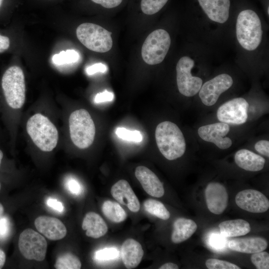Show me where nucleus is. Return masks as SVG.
<instances>
[{
  "label": "nucleus",
  "mask_w": 269,
  "mask_h": 269,
  "mask_svg": "<svg viewBox=\"0 0 269 269\" xmlns=\"http://www.w3.org/2000/svg\"><path fill=\"white\" fill-rule=\"evenodd\" d=\"M114 98V94L112 92L105 90L103 92L98 93L94 99L96 103H100L105 102L112 101Z\"/></svg>",
  "instance_id": "nucleus-37"
},
{
  "label": "nucleus",
  "mask_w": 269,
  "mask_h": 269,
  "mask_svg": "<svg viewBox=\"0 0 269 269\" xmlns=\"http://www.w3.org/2000/svg\"><path fill=\"white\" fill-rule=\"evenodd\" d=\"M134 174L148 194L156 198L163 196L164 189L162 183L149 168L144 166H138L135 168Z\"/></svg>",
  "instance_id": "nucleus-17"
},
{
  "label": "nucleus",
  "mask_w": 269,
  "mask_h": 269,
  "mask_svg": "<svg viewBox=\"0 0 269 269\" xmlns=\"http://www.w3.org/2000/svg\"><path fill=\"white\" fill-rule=\"evenodd\" d=\"M173 227L171 241L174 244H179L190 238L196 232L197 225L191 219L178 218L174 221Z\"/></svg>",
  "instance_id": "nucleus-23"
},
{
  "label": "nucleus",
  "mask_w": 269,
  "mask_h": 269,
  "mask_svg": "<svg viewBox=\"0 0 269 269\" xmlns=\"http://www.w3.org/2000/svg\"><path fill=\"white\" fill-rule=\"evenodd\" d=\"M107 70V66L101 63L94 64L86 68V73L89 75L94 74L97 72L104 73Z\"/></svg>",
  "instance_id": "nucleus-39"
},
{
  "label": "nucleus",
  "mask_w": 269,
  "mask_h": 269,
  "mask_svg": "<svg viewBox=\"0 0 269 269\" xmlns=\"http://www.w3.org/2000/svg\"><path fill=\"white\" fill-rule=\"evenodd\" d=\"M102 211L106 218L114 223L122 222L127 217L126 211L119 203L110 200H106L103 203Z\"/></svg>",
  "instance_id": "nucleus-25"
},
{
  "label": "nucleus",
  "mask_w": 269,
  "mask_h": 269,
  "mask_svg": "<svg viewBox=\"0 0 269 269\" xmlns=\"http://www.w3.org/2000/svg\"><path fill=\"white\" fill-rule=\"evenodd\" d=\"M115 133L119 137L127 141L140 142L143 139L141 134L137 130H129L119 127L116 129Z\"/></svg>",
  "instance_id": "nucleus-30"
},
{
  "label": "nucleus",
  "mask_w": 269,
  "mask_h": 269,
  "mask_svg": "<svg viewBox=\"0 0 269 269\" xmlns=\"http://www.w3.org/2000/svg\"><path fill=\"white\" fill-rule=\"evenodd\" d=\"M79 58V54L77 51L74 49H68L54 55L52 58V61L55 65H62L76 62Z\"/></svg>",
  "instance_id": "nucleus-29"
},
{
  "label": "nucleus",
  "mask_w": 269,
  "mask_h": 269,
  "mask_svg": "<svg viewBox=\"0 0 269 269\" xmlns=\"http://www.w3.org/2000/svg\"><path fill=\"white\" fill-rule=\"evenodd\" d=\"M119 256L118 250L115 248H105L97 251L95 254V259L99 261L114 260Z\"/></svg>",
  "instance_id": "nucleus-33"
},
{
  "label": "nucleus",
  "mask_w": 269,
  "mask_h": 269,
  "mask_svg": "<svg viewBox=\"0 0 269 269\" xmlns=\"http://www.w3.org/2000/svg\"><path fill=\"white\" fill-rule=\"evenodd\" d=\"M3 158V153L2 151L0 149V168L2 163Z\"/></svg>",
  "instance_id": "nucleus-45"
},
{
  "label": "nucleus",
  "mask_w": 269,
  "mask_h": 269,
  "mask_svg": "<svg viewBox=\"0 0 269 269\" xmlns=\"http://www.w3.org/2000/svg\"><path fill=\"white\" fill-rule=\"evenodd\" d=\"M66 187L71 193L79 195L81 192V187L78 182L74 179H69L66 182Z\"/></svg>",
  "instance_id": "nucleus-38"
},
{
  "label": "nucleus",
  "mask_w": 269,
  "mask_h": 269,
  "mask_svg": "<svg viewBox=\"0 0 269 269\" xmlns=\"http://www.w3.org/2000/svg\"><path fill=\"white\" fill-rule=\"evenodd\" d=\"M206 205L209 210L216 215L222 214L226 209L228 194L225 186L218 182H211L205 191Z\"/></svg>",
  "instance_id": "nucleus-14"
},
{
  "label": "nucleus",
  "mask_w": 269,
  "mask_h": 269,
  "mask_svg": "<svg viewBox=\"0 0 269 269\" xmlns=\"http://www.w3.org/2000/svg\"><path fill=\"white\" fill-rule=\"evenodd\" d=\"M229 131V124L221 122L202 126L198 129V134L204 141L212 142L221 149H226L232 144V140L226 136Z\"/></svg>",
  "instance_id": "nucleus-12"
},
{
  "label": "nucleus",
  "mask_w": 269,
  "mask_h": 269,
  "mask_svg": "<svg viewBox=\"0 0 269 269\" xmlns=\"http://www.w3.org/2000/svg\"><path fill=\"white\" fill-rule=\"evenodd\" d=\"M268 14H269V6L268 7Z\"/></svg>",
  "instance_id": "nucleus-48"
},
{
  "label": "nucleus",
  "mask_w": 269,
  "mask_h": 269,
  "mask_svg": "<svg viewBox=\"0 0 269 269\" xmlns=\"http://www.w3.org/2000/svg\"><path fill=\"white\" fill-rule=\"evenodd\" d=\"M263 35L262 24L258 15L254 10L241 11L236 22V36L241 46L252 51L260 44Z\"/></svg>",
  "instance_id": "nucleus-4"
},
{
  "label": "nucleus",
  "mask_w": 269,
  "mask_h": 269,
  "mask_svg": "<svg viewBox=\"0 0 269 269\" xmlns=\"http://www.w3.org/2000/svg\"><path fill=\"white\" fill-rule=\"evenodd\" d=\"M46 204L49 207L57 212H62L63 211L64 206L62 203L55 199L48 198L46 200Z\"/></svg>",
  "instance_id": "nucleus-40"
},
{
  "label": "nucleus",
  "mask_w": 269,
  "mask_h": 269,
  "mask_svg": "<svg viewBox=\"0 0 269 269\" xmlns=\"http://www.w3.org/2000/svg\"><path fill=\"white\" fill-rule=\"evenodd\" d=\"M82 228L86 231L87 236L97 239L104 236L108 232V226L100 215L94 212L87 213L84 217Z\"/></svg>",
  "instance_id": "nucleus-22"
},
{
  "label": "nucleus",
  "mask_w": 269,
  "mask_h": 269,
  "mask_svg": "<svg viewBox=\"0 0 269 269\" xmlns=\"http://www.w3.org/2000/svg\"><path fill=\"white\" fill-rule=\"evenodd\" d=\"M169 0H139V7L146 15H153L159 12Z\"/></svg>",
  "instance_id": "nucleus-28"
},
{
  "label": "nucleus",
  "mask_w": 269,
  "mask_h": 269,
  "mask_svg": "<svg viewBox=\"0 0 269 269\" xmlns=\"http://www.w3.org/2000/svg\"><path fill=\"white\" fill-rule=\"evenodd\" d=\"M194 61L188 56H183L178 61L176 67V81L179 92L186 97H192L199 92L202 80L193 76L191 71Z\"/></svg>",
  "instance_id": "nucleus-9"
},
{
  "label": "nucleus",
  "mask_w": 269,
  "mask_h": 269,
  "mask_svg": "<svg viewBox=\"0 0 269 269\" xmlns=\"http://www.w3.org/2000/svg\"><path fill=\"white\" fill-rule=\"evenodd\" d=\"M3 1L4 0H0V8L3 4Z\"/></svg>",
  "instance_id": "nucleus-47"
},
{
  "label": "nucleus",
  "mask_w": 269,
  "mask_h": 269,
  "mask_svg": "<svg viewBox=\"0 0 269 269\" xmlns=\"http://www.w3.org/2000/svg\"><path fill=\"white\" fill-rule=\"evenodd\" d=\"M10 232V223L6 216L0 217V240L6 239Z\"/></svg>",
  "instance_id": "nucleus-35"
},
{
  "label": "nucleus",
  "mask_w": 269,
  "mask_h": 269,
  "mask_svg": "<svg viewBox=\"0 0 269 269\" xmlns=\"http://www.w3.org/2000/svg\"><path fill=\"white\" fill-rule=\"evenodd\" d=\"M69 125L71 139L77 147L85 149L92 145L96 128L87 110L81 109L73 112L69 117Z\"/></svg>",
  "instance_id": "nucleus-5"
},
{
  "label": "nucleus",
  "mask_w": 269,
  "mask_h": 269,
  "mask_svg": "<svg viewBox=\"0 0 269 269\" xmlns=\"http://www.w3.org/2000/svg\"><path fill=\"white\" fill-rule=\"evenodd\" d=\"M204 12L212 21L223 23L228 19L230 0H198Z\"/></svg>",
  "instance_id": "nucleus-18"
},
{
  "label": "nucleus",
  "mask_w": 269,
  "mask_h": 269,
  "mask_svg": "<svg viewBox=\"0 0 269 269\" xmlns=\"http://www.w3.org/2000/svg\"><path fill=\"white\" fill-rule=\"evenodd\" d=\"M121 253L123 262L128 269L137 267L143 256V251L140 244L132 238L124 242L122 245Z\"/></svg>",
  "instance_id": "nucleus-20"
},
{
  "label": "nucleus",
  "mask_w": 269,
  "mask_h": 269,
  "mask_svg": "<svg viewBox=\"0 0 269 269\" xmlns=\"http://www.w3.org/2000/svg\"><path fill=\"white\" fill-rule=\"evenodd\" d=\"M206 267L209 269H240L235 264L230 262L216 259H209L205 262Z\"/></svg>",
  "instance_id": "nucleus-32"
},
{
  "label": "nucleus",
  "mask_w": 269,
  "mask_h": 269,
  "mask_svg": "<svg viewBox=\"0 0 269 269\" xmlns=\"http://www.w3.org/2000/svg\"><path fill=\"white\" fill-rule=\"evenodd\" d=\"M221 234L226 237L245 235L251 231L249 222L243 219H235L223 221L219 225Z\"/></svg>",
  "instance_id": "nucleus-24"
},
{
  "label": "nucleus",
  "mask_w": 269,
  "mask_h": 269,
  "mask_svg": "<svg viewBox=\"0 0 269 269\" xmlns=\"http://www.w3.org/2000/svg\"><path fill=\"white\" fill-rule=\"evenodd\" d=\"M255 149L261 154L269 157V141L267 140H261L255 144Z\"/></svg>",
  "instance_id": "nucleus-36"
},
{
  "label": "nucleus",
  "mask_w": 269,
  "mask_h": 269,
  "mask_svg": "<svg viewBox=\"0 0 269 269\" xmlns=\"http://www.w3.org/2000/svg\"><path fill=\"white\" fill-rule=\"evenodd\" d=\"M1 183H0V190H1Z\"/></svg>",
  "instance_id": "nucleus-49"
},
{
  "label": "nucleus",
  "mask_w": 269,
  "mask_h": 269,
  "mask_svg": "<svg viewBox=\"0 0 269 269\" xmlns=\"http://www.w3.org/2000/svg\"><path fill=\"white\" fill-rule=\"evenodd\" d=\"M4 208L2 205L0 203V217H1L3 213Z\"/></svg>",
  "instance_id": "nucleus-46"
},
{
  "label": "nucleus",
  "mask_w": 269,
  "mask_h": 269,
  "mask_svg": "<svg viewBox=\"0 0 269 269\" xmlns=\"http://www.w3.org/2000/svg\"><path fill=\"white\" fill-rule=\"evenodd\" d=\"M155 137L159 151L167 159L175 160L184 154L185 138L175 124L169 121L159 123L155 129Z\"/></svg>",
  "instance_id": "nucleus-1"
},
{
  "label": "nucleus",
  "mask_w": 269,
  "mask_h": 269,
  "mask_svg": "<svg viewBox=\"0 0 269 269\" xmlns=\"http://www.w3.org/2000/svg\"><path fill=\"white\" fill-rule=\"evenodd\" d=\"M34 225L38 231L48 239L53 241L63 239L67 233L64 224L54 217L39 216L35 220Z\"/></svg>",
  "instance_id": "nucleus-15"
},
{
  "label": "nucleus",
  "mask_w": 269,
  "mask_h": 269,
  "mask_svg": "<svg viewBox=\"0 0 269 269\" xmlns=\"http://www.w3.org/2000/svg\"><path fill=\"white\" fill-rule=\"evenodd\" d=\"M76 33L80 42L92 51L105 53L112 47V32L100 25L92 23H83L77 27Z\"/></svg>",
  "instance_id": "nucleus-6"
},
{
  "label": "nucleus",
  "mask_w": 269,
  "mask_h": 269,
  "mask_svg": "<svg viewBox=\"0 0 269 269\" xmlns=\"http://www.w3.org/2000/svg\"><path fill=\"white\" fill-rule=\"evenodd\" d=\"M18 245L21 254L25 259L39 262L45 259L47 242L34 230L30 228L23 230L19 235Z\"/></svg>",
  "instance_id": "nucleus-8"
},
{
  "label": "nucleus",
  "mask_w": 269,
  "mask_h": 269,
  "mask_svg": "<svg viewBox=\"0 0 269 269\" xmlns=\"http://www.w3.org/2000/svg\"><path fill=\"white\" fill-rule=\"evenodd\" d=\"M251 260L258 269H269V254L266 252L261 251L253 254Z\"/></svg>",
  "instance_id": "nucleus-31"
},
{
  "label": "nucleus",
  "mask_w": 269,
  "mask_h": 269,
  "mask_svg": "<svg viewBox=\"0 0 269 269\" xmlns=\"http://www.w3.org/2000/svg\"><path fill=\"white\" fill-rule=\"evenodd\" d=\"M94 4L106 9L116 8L120 6L124 0H89Z\"/></svg>",
  "instance_id": "nucleus-34"
},
{
  "label": "nucleus",
  "mask_w": 269,
  "mask_h": 269,
  "mask_svg": "<svg viewBox=\"0 0 269 269\" xmlns=\"http://www.w3.org/2000/svg\"><path fill=\"white\" fill-rule=\"evenodd\" d=\"M26 131L33 142L43 151H51L57 145L58 131L51 121L41 114H35L28 120Z\"/></svg>",
  "instance_id": "nucleus-2"
},
{
  "label": "nucleus",
  "mask_w": 269,
  "mask_h": 269,
  "mask_svg": "<svg viewBox=\"0 0 269 269\" xmlns=\"http://www.w3.org/2000/svg\"><path fill=\"white\" fill-rule=\"evenodd\" d=\"M144 210L150 214L162 220H166L170 218V214L164 204L156 200L148 199L143 202Z\"/></svg>",
  "instance_id": "nucleus-26"
},
{
  "label": "nucleus",
  "mask_w": 269,
  "mask_h": 269,
  "mask_svg": "<svg viewBox=\"0 0 269 269\" xmlns=\"http://www.w3.org/2000/svg\"><path fill=\"white\" fill-rule=\"evenodd\" d=\"M232 78L227 74H221L206 82L202 85L199 97L205 106H211L217 101L220 95L232 85Z\"/></svg>",
  "instance_id": "nucleus-11"
},
{
  "label": "nucleus",
  "mask_w": 269,
  "mask_h": 269,
  "mask_svg": "<svg viewBox=\"0 0 269 269\" xmlns=\"http://www.w3.org/2000/svg\"><path fill=\"white\" fill-rule=\"evenodd\" d=\"M1 88L8 108L12 110L22 108L25 100V84L21 68L12 66L5 71L1 79Z\"/></svg>",
  "instance_id": "nucleus-3"
},
{
  "label": "nucleus",
  "mask_w": 269,
  "mask_h": 269,
  "mask_svg": "<svg viewBox=\"0 0 269 269\" xmlns=\"http://www.w3.org/2000/svg\"><path fill=\"white\" fill-rule=\"evenodd\" d=\"M6 256L4 252L0 249V269H1L5 262Z\"/></svg>",
  "instance_id": "nucleus-44"
},
{
  "label": "nucleus",
  "mask_w": 269,
  "mask_h": 269,
  "mask_svg": "<svg viewBox=\"0 0 269 269\" xmlns=\"http://www.w3.org/2000/svg\"><path fill=\"white\" fill-rule=\"evenodd\" d=\"M234 160L239 167L249 171L261 170L265 163L264 157L246 149L237 151L234 155Z\"/></svg>",
  "instance_id": "nucleus-21"
},
{
  "label": "nucleus",
  "mask_w": 269,
  "mask_h": 269,
  "mask_svg": "<svg viewBox=\"0 0 269 269\" xmlns=\"http://www.w3.org/2000/svg\"><path fill=\"white\" fill-rule=\"evenodd\" d=\"M231 250L246 254H254L264 251L268 246L267 240L260 237L234 239L229 241Z\"/></svg>",
  "instance_id": "nucleus-19"
},
{
  "label": "nucleus",
  "mask_w": 269,
  "mask_h": 269,
  "mask_svg": "<svg viewBox=\"0 0 269 269\" xmlns=\"http://www.w3.org/2000/svg\"><path fill=\"white\" fill-rule=\"evenodd\" d=\"M178 266L172 263H167L162 265L159 269H178Z\"/></svg>",
  "instance_id": "nucleus-43"
},
{
  "label": "nucleus",
  "mask_w": 269,
  "mask_h": 269,
  "mask_svg": "<svg viewBox=\"0 0 269 269\" xmlns=\"http://www.w3.org/2000/svg\"><path fill=\"white\" fill-rule=\"evenodd\" d=\"M249 104L243 98L229 100L218 109L217 117L219 121L227 124L242 125L248 119Z\"/></svg>",
  "instance_id": "nucleus-10"
},
{
  "label": "nucleus",
  "mask_w": 269,
  "mask_h": 269,
  "mask_svg": "<svg viewBox=\"0 0 269 269\" xmlns=\"http://www.w3.org/2000/svg\"><path fill=\"white\" fill-rule=\"evenodd\" d=\"M224 239L222 237L218 236V235L213 236L211 238V245L214 248L219 249L222 248L223 247Z\"/></svg>",
  "instance_id": "nucleus-41"
},
{
  "label": "nucleus",
  "mask_w": 269,
  "mask_h": 269,
  "mask_svg": "<svg viewBox=\"0 0 269 269\" xmlns=\"http://www.w3.org/2000/svg\"><path fill=\"white\" fill-rule=\"evenodd\" d=\"M171 39L165 30L153 31L145 38L141 47L143 60L148 65L160 63L165 58L170 46Z\"/></svg>",
  "instance_id": "nucleus-7"
},
{
  "label": "nucleus",
  "mask_w": 269,
  "mask_h": 269,
  "mask_svg": "<svg viewBox=\"0 0 269 269\" xmlns=\"http://www.w3.org/2000/svg\"><path fill=\"white\" fill-rule=\"evenodd\" d=\"M54 267L57 269H79L81 262L76 255L66 253L57 258Z\"/></svg>",
  "instance_id": "nucleus-27"
},
{
  "label": "nucleus",
  "mask_w": 269,
  "mask_h": 269,
  "mask_svg": "<svg viewBox=\"0 0 269 269\" xmlns=\"http://www.w3.org/2000/svg\"><path fill=\"white\" fill-rule=\"evenodd\" d=\"M10 46V40L6 36L0 34V53L3 52L8 49Z\"/></svg>",
  "instance_id": "nucleus-42"
},
{
  "label": "nucleus",
  "mask_w": 269,
  "mask_h": 269,
  "mask_svg": "<svg viewBox=\"0 0 269 269\" xmlns=\"http://www.w3.org/2000/svg\"><path fill=\"white\" fill-rule=\"evenodd\" d=\"M235 202L241 209L251 213H263L269 208V201L261 192L246 189L237 193Z\"/></svg>",
  "instance_id": "nucleus-13"
},
{
  "label": "nucleus",
  "mask_w": 269,
  "mask_h": 269,
  "mask_svg": "<svg viewBox=\"0 0 269 269\" xmlns=\"http://www.w3.org/2000/svg\"><path fill=\"white\" fill-rule=\"evenodd\" d=\"M112 196L120 203L126 206L133 212L140 209V203L129 182L121 179L115 183L111 189Z\"/></svg>",
  "instance_id": "nucleus-16"
}]
</instances>
